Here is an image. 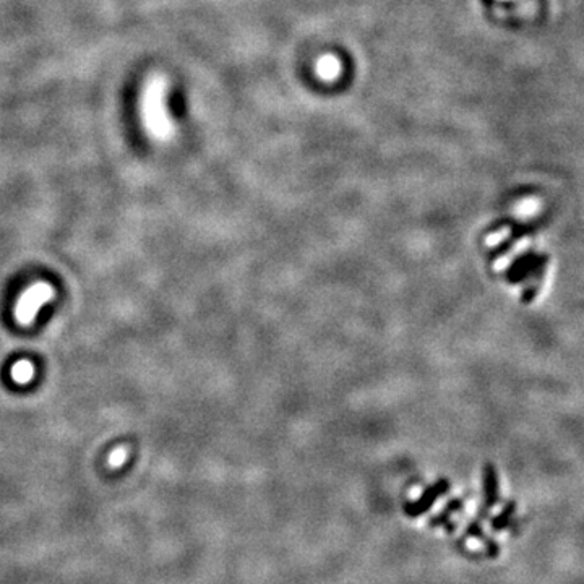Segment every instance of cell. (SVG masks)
<instances>
[{"label":"cell","mask_w":584,"mask_h":584,"mask_svg":"<svg viewBox=\"0 0 584 584\" xmlns=\"http://www.w3.org/2000/svg\"><path fill=\"white\" fill-rule=\"evenodd\" d=\"M547 265L549 263H544L542 267H539L533 276L529 278V284L524 287L523 294H521V301H523V303H531L539 294L540 284H542L545 273H547Z\"/></svg>","instance_id":"4"},{"label":"cell","mask_w":584,"mask_h":584,"mask_svg":"<svg viewBox=\"0 0 584 584\" xmlns=\"http://www.w3.org/2000/svg\"><path fill=\"white\" fill-rule=\"evenodd\" d=\"M127 458H128V450L125 448V446H118V448L112 451L111 457H109V466L114 469L121 468L122 464L127 461Z\"/></svg>","instance_id":"7"},{"label":"cell","mask_w":584,"mask_h":584,"mask_svg":"<svg viewBox=\"0 0 584 584\" xmlns=\"http://www.w3.org/2000/svg\"><path fill=\"white\" fill-rule=\"evenodd\" d=\"M54 287L47 283H36L21 294L17 303L15 317L23 326L31 325L39 312V308L54 297Z\"/></svg>","instance_id":"1"},{"label":"cell","mask_w":584,"mask_h":584,"mask_svg":"<svg viewBox=\"0 0 584 584\" xmlns=\"http://www.w3.org/2000/svg\"><path fill=\"white\" fill-rule=\"evenodd\" d=\"M448 487H450L448 481H446V479H440V481L436 482L435 486H432L429 490H425V493L422 495L421 500L417 502L414 506H412V511H414L416 515H419V513L424 511L425 508H430V505L434 503L435 498L443 495V493L448 490Z\"/></svg>","instance_id":"3"},{"label":"cell","mask_w":584,"mask_h":584,"mask_svg":"<svg viewBox=\"0 0 584 584\" xmlns=\"http://www.w3.org/2000/svg\"><path fill=\"white\" fill-rule=\"evenodd\" d=\"M534 255H536V251H533V250H528V251H524V254L517 255L516 258L513 260V262L510 263V267H508V269H506V278H510L511 274H515L517 272V269L523 267V265L526 262H528L531 256H534Z\"/></svg>","instance_id":"6"},{"label":"cell","mask_w":584,"mask_h":584,"mask_svg":"<svg viewBox=\"0 0 584 584\" xmlns=\"http://www.w3.org/2000/svg\"><path fill=\"white\" fill-rule=\"evenodd\" d=\"M513 511H515V503L510 502V503H508V505H506L505 510H503L502 515L498 516L495 521H493V526H495L497 529L503 528V526H505V524L508 523V520H510V516L513 515Z\"/></svg>","instance_id":"8"},{"label":"cell","mask_w":584,"mask_h":584,"mask_svg":"<svg viewBox=\"0 0 584 584\" xmlns=\"http://www.w3.org/2000/svg\"><path fill=\"white\" fill-rule=\"evenodd\" d=\"M33 375H35V367H33V364L30 362V360H20V362H17L12 367L13 382H17L20 384L31 382Z\"/></svg>","instance_id":"5"},{"label":"cell","mask_w":584,"mask_h":584,"mask_svg":"<svg viewBox=\"0 0 584 584\" xmlns=\"http://www.w3.org/2000/svg\"><path fill=\"white\" fill-rule=\"evenodd\" d=\"M484 492H486L487 506H493L498 502V474L493 464L484 468Z\"/></svg>","instance_id":"2"}]
</instances>
